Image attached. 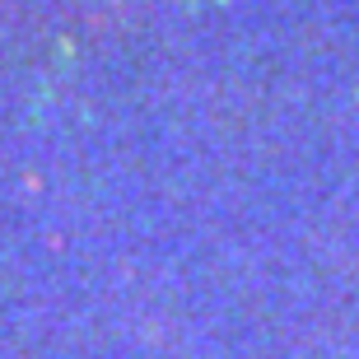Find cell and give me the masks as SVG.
Wrapping results in <instances>:
<instances>
[{"label":"cell","instance_id":"1","mask_svg":"<svg viewBox=\"0 0 359 359\" xmlns=\"http://www.w3.org/2000/svg\"><path fill=\"white\" fill-rule=\"evenodd\" d=\"M355 98H359V89H355Z\"/></svg>","mask_w":359,"mask_h":359}]
</instances>
